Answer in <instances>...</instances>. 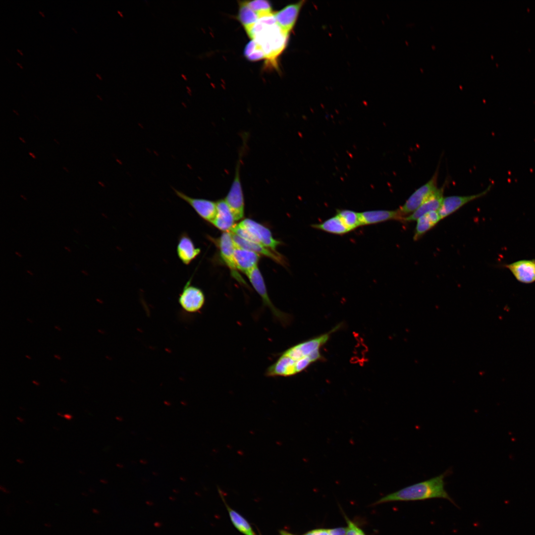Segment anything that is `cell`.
Returning <instances> with one entry per match:
<instances>
[{"mask_svg":"<svg viewBox=\"0 0 535 535\" xmlns=\"http://www.w3.org/2000/svg\"><path fill=\"white\" fill-rule=\"evenodd\" d=\"M336 326L328 332L296 344L282 352L278 359L269 366L267 376H291L297 374L311 364L321 360L320 349L329 340L331 334L340 328Z\"/></svg>","mask_w":535,"mask_h":535,"instance_id":"obj_1","label":"cell"},{"mask_svg":"<svg viewBox=\"0 0 535 535\" xmlns=\"http://www.w3.org/2000/svg\"><path fill=\"white\" fill-rule=\"evenodd\" d=\"M247 33L262 48L267 63L276 67L277 57L284 50L289 34L278 25L273 12L260 17Z\"/></svg>","mask_w":535,"mask_h":535,"instance_id":"obj_2","label":"cell"},{"mask_svg":"<svg viewBox=\"0 0 535 535\" xmlns=\"http://www.w3.org/2000/svg\"><path fill=\"white\" fill-rule=\"evenodd\" d=\"M451 472V469H448L436 477L404 487L382 497L375 504L424 500L434 498H444L454 504L445 489L444 478Z\"/></svg>","mask_w":535,"mask_h":535,"instance_id":"obj_3","label":"cell"},{"mask_svg":"<svg viewBox=\"0 0 535 535\" xmlns=\"http://www.w3.org/2000/svg\"><path fill=\"white\" fill-rule=\"evenodd\" d=\"M246 274L255 290L261 296L264 304L270 309L275 319L282 325L288 324L291 319L290 315L276 308L272 303L268 295L263 277L258 267L254 268Z\"/></svg>","mask_w":535,"mask_h":535,"instance_id":"obj_4","label":"cell"},{"mask_svg":"<svg viewBox=\"0 0 535 535\" xmlns=\"http://www.w3.org/2000/svg\"><path fill=\"white\" fill-rule=\"evenodd\" d=\"M241 154L239 156L234 176L229 190L224 200L230 208L235 220H239L244 216V200L240 178Z\"/></svg>","mask_w":535,"mask_h":535,"instance_id":"obj_5","label":"cell"},{"mask_svg":"<svg viewBox=\"0 0 535 535\" xmlns=\"http://www.w3.org/2000/svg\"><path fill=\"white\" fill-rule=\"evenodd\" d=\"M437 175L436 171L430 180L414 192L400 207L398 211L402 217L415 212L437 190Z\"/></svg>","mask_w":535,"mask_h":535,"instance_id":"obj_6","label":"cell"},{"mask_svg":"<svg viewBox=\"0 0 535 535\" xmlns=\"http://www.w3.org/2000/svg\"><path fill=\"white\" fill-rule=\"evenodd\" d=\"M238 224L252 236L256 243L277 252L276 248L280 242L273 237L268 228L249 218L244 219Z\"/></svg>","mask_w":535,"mask_h":535,"instance_id":"obj_7","label":"cell"},{"mask_svg":"<svg viewBox=\"0 0 535 535\" xmlns=\"http://www.w3.org/2000/svg\"><path fill=\"white\" fill-rule=\"evenodd\" d=\"M220 257L223 262L230 270L233 277L238 282L247 285L238 273L234 256L235 245L230 232H223L217 241Z\"/></svg>","mask_w":535,"mask_h":535,"instance_id":"obj_8","label":"cell"},{"mask_svg":"<svg viewBox=\"0 0 535 535\" xmlns=\"http://www.w3.org/2000/svg\"><path fill=\"white\" fill-rule=\"evenodd\" d=\"M205 297L199 288L192 285L188 281L179 295L178 302L182 308L189 313L198 312L203 307Z\"/></svg>","mask_w":535,"mask_h":535,"instance_id":"obj_9","label":"cell"},{"mask_svg":"<svg viewBox=\"0 0 535 535\" xmlns=\"http://www.w3.org/2000/svg\"><path fill=\"white\" fill-rule=\"evenodd\" d=\"M173 190L176 195L187 203L201 217L210 223L212 222L216 213V202L193 198L175 189Z\"/></svg>","mask_w":535,"mask_h":535,"instance_id":"obj_10","label":"cell"},{"mask_svg":"<svg viewBox=\"0 0 535 535\" xmlns=\"http://www.w3.org/2000/svg\"><path fill=\"white\" fill-rule=\"evenodd\" d=\"M502 266L520 282L531 284L535 282V259L521 260Z\"/></svg>","mask_w":535,"mask_h":535,"instance_id":"obj_11","label":"cell"},{"mask_svg":"<svg viewBox=\"0 0 535 535\" xmlns=\"http://www.w3.org/2000/svg\"><path fill=\"white\" fill-rule=\"evenodd\" d=\"M490 186L482 192L468 196H451L444 197L438 212L441 219L449 216L469 202L481 198L489 191Z\"/></svg>","mask_w":535,"mask_h":535,"instance_id":"obj_12","label":"cell"},{"mask_svg":"<svg viewBox=\"0 0 535 535\" xmlns=\"http://www.w3.org/2000/svg\"><path fill=\"white\" fill-rule=\"evenodd\" d=\"M305 2V0H301L289 4L273 13L277 23L286 33L289 34L294 28Z\"/></svg>","mask_w":535,"mask_h":535,"instance_id":"obj_13","label":"cell"},{"mask_svg":"<svg viewBox=\"0 0 535 535\" xmlns=\"http://www.w3.org/2000/svg\"><path fill=\"white\" fill-rule=\"evenodd\" d=\"M444 187L437 190L421 205L411 214L403 217L402 221H412L417 220L422 215L432 211H437L440 208L443 197Z\"/></svg>","mask_w":535,"mask_h":535,"instance_id":"obj_14","label":"cell"},{"mask_svg":"<svg viewBox=\"0 0 535 535\" xmlns=\"http://www.w3.org/2000/svg\"><path fill=\"white\" fill-rule=\"evenodd\" d=\"M176 253L182 263L189 265L200 254L201 249L196 248L188 234L183 232L179 237Z\"/></svg>","mask_w":535,"mask_h":535,"instance_id":"obj_15","label":"cell"},{"mask_svg":"<svg viewBox=\"0 0 535 535\" xmlns=\"http://www.w3.org/2000/svg\"><path fill=\"white\" fill-rule=\"evenodd\" d=\"M216 215L211 223L219 230L230 232L235 225L234 215L224 199L216 201Z\"/></svg>","mask_w":535,"mask_h":535,"instance_id":"obj_16","label":"cell"},{"mask_svg":"<svg viewBox=\"0 0 535 535\" xmlns=\"http://www.w3.org/2000/svg\"><path fill=\"white\" fill-rule=\"evenodd\" d=\"M230 233L236 247L251 251L259 255H264L281 264H283L285 263L281 255L277 252H274L259 243L245 240L234 233Z\"/></svg>","mask_w":535,"mask_h":535,"instance_id":"obj_17","label":"cell"},{"mask_svg":"<svg viewBox=\"0 0 535 535\" xmlns=\"http://www.w3.org/2000/svg\"><path fill=\"white\" fill-rule=\"evenodd\" d=\"M403 217L398 210H373L360 213L361 226L378 223L390 220H402Z\"/></svg>","mask_w":535,"mask_h":535,"instance_id":"obj_18","label":"cell"},{"mask_svg":"<svg viewBox=\"0 0 535 535\" xmlns=\"http://www.w3.org/2000/svg\"><path fill=\"white\" fill-rule=\"evenodd\" d=\"M234 256L237 269L245 274L258 267L260 255L255 252L235 246Z\"/></svg>","mask_w":535,"mask_h":535,"instance_id":"obj_19","label":"cell"},{"mask_svg":"<svg viewBox=\"0 0 535 535\" xmlns=\"http://www.w3.org/2000/svg\"><path fill=\"white\" fill-rule=\"evenodd\" d=\"M312 227L336 235H343L350 231L336 214L321 223L312 224Z\"/></svg>","mask_w":535,"mask_h":535,"instance_id":"obj_20","label":"cell"},{"mask_svg":"<svg viewBox=\"0 0 535 535\" xmlns=\"http://www.w3.org/2000/svg\"><path fill=\"white\" fill-rule=\"evenodd\" d=\"M441 219L438 211L429 212L419 217L417 220L414 239L417 240L435 226Z\"/></svg>","mask_w":535,"mask_h":535,"instance_id":"obj_21","label":"cell"},{"mask_svg":"<svg viewBox=\"0 0 535 535\" xmlns=\"http://www.w3.org/2000/svg\"><path fill=\"white\" fill-rule=\"evenodd\" d=\"M238 19L248 33L257 22L259 17L246 3L239 1Z\"/></svg>","mask_w":535,"mask_h":535,"instance_id":"obj_22","label":"cell"},{"mask_svg":"<svg viewBox=\"0 0 535 535\" xmlns=\"http://www.w3.org/2000/svg\"><path fill=\"white\" fill-rule=\"evenodd\" d=\"M336 214L350 231L361 226L360 213L350 210H337Z\"/></svg>","mask_w":535,"mask_h":535,"instance_id":"obj_23","label":"cell"},{"mask_svg":"<svg viewBox=\"0 0 535 535\" xmlns=\"http://www.w3.org/2000/svg\"><path fill=\"white\" fill-rule=\"evenodd\" d=\"M227 509L232 523L239 531L246 535H255L251 526L243 517L229 507Z\"/></svg>","mask_w":535,"mask_h":535,"instance_id":"obj_24","label":"cell"},{"mask_svg":"<svg viewBox=\"0 0 535 535\" xmlns=\"http://www.w3.org/2000/svg\"><path fill=\"white\" fill-rule=\"evenodd\" d=\"M246 2L259 18L273 13L271 4L268 1L256 0L246 1Z\"/></svg>","mask_w":535,"mask_h":535,"instance_id":"obj_25","label":"cell"},{"mask_svg":"<svg viewBox=\"0 0 535 535\" xmlns=\"http://www.w3.org/2000/svg\"><path fill=\"white\" fill-rule=\"evenodd\" d=\"M245 57L251 61L265 59V54L260 46L254 40L250 41L244 50Z\"/></svg>","mask_w":535,"mask_h":535,"instance_id":"obj_26","label":"cell"},{"mask_svg":"<svg viewBox=\"0 0 535 535\" xmlns=\"http://www.w3.org/2000/svg\"><path fill=\"white\" fill-rule=\"evenodd\" d=\"M345 518L347 523L346 535H365L363 531L355 524L346 517Z\"/></svg>","mask_w":535,"mask_h":535,"instance_id":"obj_27","label":"cell"},{"mask_svg":"<svg viewBox=\"0 0 535 535\" xmlns=\"http://www.w3.org/2000/svg\"><path fill=\"white\" fill-rule=\"evenodd\" d=\"M304 535H329L328 529H319L308 532Z\"/></svg>","mask_w":535,"mask_h":535,"instance_id":"obj_28","label":"cell"},{"mask_svg":"<svg viewBox=\"0 0 535 535\" xmlns=\"http://www.w3.org/2000/svg\"><path fill=\"white\" fill-rule=\"evenodd\" d=\"M329 535H346V528L339 527L329 530Z\"/></svg>","mask_w":535,"mask_h":535,"instance_id":"obj_29","label":"cell"},{"mask_svg":"<svg viewBox=\"0 0 535 535\" xmlns=\"http://www.w3.org/2000/svg\"><path fill=\"white\" fill-rule=\"evenodd\" d=\"M0 490H1L2 491V492H4L5 493H10V491H9V490H8V489H6V488L5 487H4L2 486V485H0Z\"/></svg>","mask_w":535,"mask_h":535,"instance_id":"obj_30","label":"cell"},{"mask_svg":"<svg viewBox=\"0 0 535 535\" xmlns=\"http://www.w3.org/2000/svg\"><path fill=\"white\" fill-rule=\"evenodd\" d=\"M63 417H64L65 419H67L68 420H70L72 419V416L71 415L69 414H65L63 416Z\"/></svg>","mask_w":535,"mask_h":535,"instance_id":"obj_31","label":"cell"},{"mask_svg":"<svg viewBox=\"0 0 535 535\" xmlns=\"http://www.w3.org/2000/svg\"><path fill=\"white\" fill-rule=\"evenodd\" d=\"M92 511V512L95 514H99L100 513V511L96 508H93Z\"/></svg>","mask_w":535,"mask_h":535,"instance_id":"obj_32","label":"cell"},{"mask_svg":"<svg viewBox=\"0 0 535 535\" xmlns=\"http://www.w3.org/2000/svg\"><path fill=\"white\" fill-rule=\"evenodd\" d=\"M281 535H293L292 534H289V533H287L286 532H284V531H281Z\"/></svg>","mask_w":535,"mask_h":535,"instance_id":"obj_33","label":"cell"},{"mask_svg":"<svg viewBox=\"0 0 535 535\" xmlns=\"http://www.w3.org/2000/svg\"><path fill=\"white\" fill-rule=\"evenodd\" d=\"M81 272H82V273H83V274H84V275H86V276H88V272L87 271H86V270H84V269H82V270H81Z\"/></svg>","mask_w":535,"mask_h":535,"instance_id":"obj_34","label":"cell"},{"mask_svg":"<svg viewBox=\"0 0 535 535\" xmlns=\"http://www.w3.org/2000/svg\"><path fill=\"white\" fill-rule=\"evenodd\" d=\"M29 155L30 156H31L33 159H36V157L35 156V155L33 153H32L31 152H29Z\"/></svg>","mask_w":535,"mask_h":535,"instance_id":"obj_35","label":"cell"},{"mask_svg":"<svg viewBox=\"0 0 535 535\" xmlns=\"http://www.w3.org/2000/svg\"><path fill=\"white\" fill-rule=\"evenodd\" d=\"M44 525H45V527H48V528H50V527H51L52 526V525L49 523H45L44 524Z\"/></svg>","mask_w":535,"mask_h":535,"instance_id":"obj_36","label":"cell"},{"mask_svg":"<svg viewBox=\"0 0 535 535\" xmlns=\"http://www.w3.org/2000/svg\"><path fill=\"white\" fill-rule=\"evenodd\" d=\"M64 249L68 252H71V250L67 246H64Z\"/></svg>","mask_w":535,"mask_h":535,"instance_id":"obj_37","label":"cell"},{"mask_svg":"<svg viewBox=\"0 0 535 535\" xmlns=\"http://www.w3.org/2000/svg\"><path fill=\"white\" fill-rule=\"evenodd\" d=\"M16 418H17V420H18L19 421H20V422L21 423H22V422H24V420H23V419H22V418H21L20 417H16Z\"/></svg>","mask_w":535,"mask_h":535,"instance_id":"obj_38","label":"cell"},{"mask_svg":"<svg viewBox=\"0 0 535 535\" xmlns=\"http://www.w3.org/2000/svg\"><path fill=\"white\" fill-rule=\"evenodd\" d=\"M15 254L17 255L19 258H22V255L18 252H15Z\"/></svg>","mask_w":535,"mask_h":535,"instance_id":"obj_39","label":"cell"},{"mask_svg":"<svg viewBox=\"0 0 535 535\" xmlns=\"http://www.w3.org/2000/svg\"><path fill=\"white\" fill-rule=\"evenodd\" d=\"M16 461L17 462L19 463L20 464H22V463H23V461L22 460L20 459H16Z\"/></svg>","mask_w":535,"mask_h":535,"instance_id":"obj_40","label":"cell"},{"mask_svg":"<svg viewBox=\"0 0 535 535\" xmlns=\"http://www.w3.org/2000/svg\"><path fill=\"white\" fill-rule=\"evenodd\" d=\"M181 77H182V78H183L184 79V80H187V77H186V76H185V75L184 74H181Z\"/></svg>","mask_w":535,"mask_h":535,"instance_id":"obj_41","label":"cell"},{"mask_svg":"<svg viewBox=\"0 0 535 535\" xmlns=\"http://www.w3.org/2000/svg\"><path fill=\"white\" fill-rule=\"evenodd\" d=\"M117 12L118 14H119V15H120V16L121 17H123V14L122 13V12H121V11H119V10H117Z\"/></svg>","mask_w":535,"mask_h":535,"instance_id":"obj_42","label":"cell"},{"mask_svg":"<svg viewBox=\"0 0 535 535\" xmlns=\"http://www.w3.org/2000/svg\"><path fill=\"white\" fill-rule=\"evenodd\" d=\"M27 271V272L28 273H29V274L30 275H33V272H31V271H30L29 270H27V271Z\"/></svg>","mask_w":535,"mask_h":535,"instance_id":"obj_43","label":"cell"},{"mask_svg":"<svg viewBox=\"0 0 535 535\" xmlns=\"http://www.w3.org/2000/svg\"><path fill=\"white\" fill-rule=\"evenodd\" d=\"M32 382L33 383H34L35 384H36V385H39V383L38 382H37L36 381H35V380H33L32 381Z\"/></svg>","mask_w":535,"mask_h":535,"instance_id":"obj_44","label":"cell"},{"mask_svg":"<svg viewBox=\"0 0 535 535\" xmlns=\"http://www.w3.org/2000/svg\"><path fill=\"white\" fill-rule=\"evenodd\" d=\"M186 89H187V90H188V93H189L190 94V92L191 93V89H190V88H189V87H188V86H186Z\"/></svg>","mask_w":535,"mask_h":535,"instance_id":"obj_45","label":"cell"},{"mask_svg":"<svg viewBox=\"0 0 535 535\" xmlns=\"http://www.w3.org/2000/svg\"><path fill=\"white\" fill-rule=\"evenodd\" d=\"M96 75L99 78V79L100 80H102V77H101V76L99 74L96 73Z\"/></svg>","mask_w":535,"mask_h":535,"instance_id":"obj_46","label":"cell"},{"mask_svg":"<svg viewBox=\"0 0 535 535\" xmlns=\"http://www.w3.org/2000/svg\"><path fill=\"white\" fill-rule=\"evenodd\" d=\"M20 197H21V198H23V199L24 200H27V199H26V197H25L24 196H23V195H22V194H21V195H20Z\"/></svg>","mask_w":535,"mask_h":535,"instance_id":"obj_47","label":"cell"},{"mask_svg":"<svg viewBox=\"0 0 535 535\" xmlns=\"http://www.w3.org/2000/svg\"><path fill=\"white\" fill-rule=\"evenodd\" d=\"M19 139L20 140H21L22 141L23 143H26L25 141L23 138H22L21 137H19Z\"/></svg>","mask_w":535,"mask_h":535,"instance_id":"obj_48","label":"cell"},{"mask_svg":"<svg viewBox=\"0 0 535 535\" xmlns=\"http://www.w3.org/2000/svg\"><path fill=\"white\" fill-rule=\"evenodd\" d=\"M82 495L84 496H88V494L87 493H85V492H82Z\"/></svg>","mask_w":535,"mask_h":535,"instance_id":"obj_49","label":"cell"},{"mask_svg":"<svg viewBox=\"0 0 535 535\" xmlns=\"http://www.w3.org/2000/svg\"><path fill=\"white\" fill-rule=\"evenodd\" d=\"M16 50L18 52L19 54H20L21 55H23V54L21 53L20 50H19V49H17Z\"/></svg>","mask_w":535,"mask_h":535,"instance_id":"obj_50","label":"cell"},{"mask_svg":"<svg viewBox=\"0 0 535 535\" xmlns=\"http://www.w3.org/2000/svg\"><path fill=\"white\" fill-rule=\"evenodd\" d=\"M54 357L58 359H59V360L60 359V357L57 356V355H54Z\"/></svg>","mask_w":535,"mask_h":535,"instance_id":"obj_51","label":"cell"},{"mask_svg":"<svg viewBox=\"0 0 535 535\" xmlns=\"http://www.w3.org/2000/svg\"><path fill=\"white\" fill-rule=\"evenodd\" d=\"M21 68H22V66L18 62L16 63Z\"/></svg>","mask_w":535,"mask_h":535,"instance_id":"obj_52","label":"cell"},{"mask_svg":"<svg viewBox=\"0 0 535 535\" xmlns=\"http://www.w3.org/2000/svg\"><path fill=\"white\" fill-rule=\"evenodd\" d=\"M12 110H13V112H14V113H16V114H17V115H19V114H18V113L17 112V111H16V110H15L14 109H13Z\"/></svg>","mask_w":535,"mask_h":535,"instance_id":"obj_53","label":"cell"},{"mask_svg":"<svg viewBox=\"0 0 535 535\" xmlns=\"http://www.w3.org/2000/svg\"><path fill=\"white\" fill-rule=\"evenodd\" d=\"M89 491L91 492H94V490H93L92 488L89 489Z\"/></svg>","mask_w":535,"mask_h":535,"instance_id":"obj_54","label":"cell"},{"mask_svg":"<svg viewBox=\"0 0 535 535\" xmlns=\"http://www.w3.org/2000/svg\"><path fill=\"white\" fill-rule=\"evenodd\" d=\"M39 12L42 15V16H44V14L41 11H39Z\"/></svg>","mask_w":535,"mask_h":535,"instance_id":"obj_55","label":"cell"},{"mask_svg":"<svg viewBox=\"0 0 535 535\" xmlns=\"http://www.w3.org/2000/svg\"><path fill=\"white\" fill-rule=\"evenodd\" d=\"M57 415H58V416H61V417H63V415H61V413H57Z\"/></svg>","mask_w":535,"mask_h":535,"instance_id":"obj_56","label":"cell"},{"mask_svg":"<svg viewBox=\"0 0 535 535\" xmlns=\"http://www.w3.org/2000/svg\"><path fill=\"white\" fill-rule=\"evenodd\" d=\"M63 168L64 169H65V171H66L67 172H68V170H67V169H66V168H65V167H64V166H63Z\"/></svg>","mask_w":535,"mask_h":535,"instance_id":"obj_57","label":"cell"},{"mask_svg":"<svg viewBox=\"0 0 535 535\" xmlns=\"http://www.w3.org/2000/svg\"><path fill=\"white\" fill-rule=\"evenodd\" d=\"M97 97H98V98H99V99H100L101 100H102V99H101V97H100V96H99V95H97Z\"/></svg>","mask_w":535,"mask_h":535,"instance_id":"obj_58","label":"cell"},{"mask_svg":"<svg viewBox=\"0 0 535 535\" xmlns=\"http://www.w3.org/2000/svg\"><path fill=\"white\" fill-rule=\"evenodd\" d=\"M72 29H73V30H74V31H75V32H76V30H75V29H74L73 28V27H72Z\"/></svg>","mask_w":535,"mask_h":535,"instance_id":"obj_59","label":"cell"}]
</instances>
